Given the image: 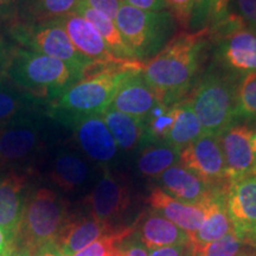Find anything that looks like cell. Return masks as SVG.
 I'll use <instances>...</instances> for the list:
<instances>
[{
    "label": "cell",
    "mask_w": 256,
    "mask_h": 256,
    "mask_svg": "<svg viewBox=\"0 0 256 256\" xmlns=\"http://www.w3.org/2000/svg\"><path fill=\"white\" fill-rule=\"evenodd\" d=\"M210 30L180 31L158 55L144 63L142 74L159 102L172 106L186 98L206 66Z\"/></svg>",
    "instance_id": "cell-1"
},
{
    "label": "cell",
    "mask_w": 256,
    "mask_h": 256,
    "mask_svg": "<svg viewBox=\"0 0 256 256\" xmlns=\"http://www.w3.org/2000/svg\"><path fill=\"white\" fill-rule=\"evenodd\" d=\"M142 62L124 60L94 63L86 72L84 78L48 102V116L69 128L81 118L102 114L120 86L134 72L142 70Z\"/></svg>",
    "instance_id": "cell-2"
},
{
    "label": "cell",
    "mask_w": 256,
    "mask_h": 256,
    "mask_svg": "<svg viewBox=\"0 0 256 256\" xmlns=\"http://www.w3.org/2000/svg\"><path fill=\"white\" fill-rule=\"evenodd\" d=\"M82 78L81 72L62 60L17 46L2 76L12 87L46 102L55 100Z\"/></svg>",
    "instance_id": "cell-3"
},
{
    "label": "cell",
    "mask_w": 256,
    "mask_h": 256,
    "mask_svg": "<svg viewBox=\"0 0 256 256\" xmlns=\"http://www.w3.org/2000/svg\"><path fill=\"white\" fill-rule=\"evenodd\" d=\"M240 78L208 62L188 96L203 134L218 136L236 124V94Z\"/></svg>",
    "instance_id": "cell-4"
},
{
    "label": "cell",
    "mask_w": 256,
    "mask_h": 256,
    "mask_svg": "<svg viewBox=\"0 0 256 256\" xmlns=\"http://www.w3.org/2000/svg\"><path fill=\"white\" fill-rule=\"evenodd\" d=\"M72 211L69 202L56 190L30 188L14 246L28 249L34 255L56 243Z\"/></svg>",
    "instance_id": "cell-5"
},
{
    "label": "cell",
    "mask_w": 256,
    "mask_h": 256,
    "mask_svg": "<svg viewBox=\"0 0 256 256\" xmlns=\"http://www.w3.org/2000/svg\"><path fill=\"white\" fill-rule=\"evenodd\" d=\"M138 62L146 63L177 34L178 24L168 10L148 12L121 2L114 19Z\"/></svg>",
    "instance_id": "cell-6"
},
{
    "label": "cell",
    "mask_w": 256,
    "mask_h": 256,
    "mask_svg": "<svg viewBox=\"0 0 256 256\" xmlns=\"http://www.w3.org/2000/svg\"><path fill=\"white\" fill-rule=\"evenodd\" d=\"M209 30V62L240 80L256 74V31L232 14Z\"/></svg>",
    "instance_id": "cell-7"
},
{
    "label": "cell",
    "mask_w": 256,
    "mask_h": 256,
    "mask_svg": "<svg viewBox=\"0 0 256 256\" xmlns=\"http://www.w3.org/2000/svg\"><path fill=\"white\" fill-rule=\"evenodd\" d=\"M2 30L14 46L62 60L81 72L82 76L86 69L96 62L83 56L74 46L58 19L37 24L12 20Z\"/></svg>",
    "instance_id": "cell-8"
},
{
    "label": "cell",
    "mask_w": 256,
    "mask_h": 256,
    "mask_svg": "<svg viewBox=\"0 0 256 256\" xmlns=\"http://www.w3.org/2000/svg\"><path fill=\"white\" fill-rule=\"evenodd\" d=\"M46 110L16 118L0 124V158L5 166L26 165L37 158L46 145Z\"/></svg>",
    "instance_id": "cell-9"
},
{
    "label": "cell",
    "mask_w": 256,
    "mask_h": 256,
    "mask_svg": "<svg viewBox=\"0 0 256 256\" xmlns=\"http://www.w3.org/2000/svg\"><path fill=\"white\" fill-rule=\"evenodd\" d=\"M133 200L130 179L110 168H104L101 178L83 198L81 209L101 222L120 226L119 220L133 206Z\"/></svg>",
    "instance_id": "cell-10"
},
{
    "label": "cell",
    "mask_w": 256,
    "mask_h": 256,
    "mask_svg": "<svg viewBox=\"0 0 256 256\" xmlns=\"http://www.w3.org/2000/svg\"><path fill=\"white\" fill-rule=\"evenodd\" d=\"M179 165L200 177L211 190L226 194L229 185L218 136H202L179 153Z\"/></svg>",
    "instance_id": "cell-11"
},
{
    "label": "cell",
    "mask_w": 256,
    "mask_h": 256,
    "mask_svg": "<svg viewBox=\"0 0 256 256\" xmlns=\"http://www.w3.org/2000/svg\"><path fill=\"white\" fill-rule=\"evenodd\" d=\"M69 128L78 151L89 162L104 168H110V165L116 162L120 150L101 114L81 118Z\"/></svg>",
    "instance_id": "cell-12"
},
{
    "label": "cell",
    "mask_w": 256,
    "mask_h": 256,
    "mask_svg": "<svg viewBox=\"0 0 256 256\" xmlns=\"http://www.w3.org/2000/svg\"><path fill=\"white\" fill-rule=\"evenodd\" d=\"M30 172L19 168L0 171V230L11 246L16 244L30 188Z\"/></svg>",
    "instance_id": "cell-13"
},
{
    "label": "cell",
    "mask_w": 256,
    "mask_h": 256,
    "mask_svg": "<svg viewBox=\"0 0 256 256\" xmlns=\"http://www.w3.org/2000/svg\"><path fill=\"white\" fill-rule=\"evenodd\" d=\"M252 128L247 124H234L218 136L226 164L228 185L243 178L256 176V162L252 152Z\"/></svg>",
    "instance_id": "cell-14"
},
{
    "label": "cell",
    "mask_w": 256,
    "mask_h": 256,
    "mask_svg": "<svg viewBox=\"0 0 256 256\" xmlns=\"http://www.w3.org/2000/svg\"><path fill=\"white\" fill-rule=\"evenodd\" d=\"M226 206L235 234L246 247H250L256 236V176L230 185L226 194Z\"/></svg>",
    "instance_id": "cell-15"
},
{
    "label": "cell",
    "mask_w": 256,
    "mask_h": 256,
    "mask_svg": "<svg viewBox=\"0 0 256 256\" xmlns=\"http://www.w3.org/2000/svg\"><path fill=\"white\" fill-rule=\"evenodd\" d=\"M92 168L78 150L60 147L50 162L48 178L64 194H78L90 182Z\"/></svg>",
    "instance_id": "cell-16"
},
{
    "label": "cell",
    "mask_w": 256,
    "mask_h": 256,
    "mask_svg": "<svg viewBox=\"0 0 256 256\" xmlns=\"http://www.w3.org/2000/svg\"><path fill=\"white\" fill-rule=\"evenodd\" d=\"M94 218L83 209L72 210L60 232L56 244L64 256H72L102 236L113 232L119 226Z\"/></svg>",
    "instance_id": "cell-17"
},
{
    "label": "cell",
    "mask_w": 256,
    "mask_h": 256,
    "mask_svg": "<svg viewBox=\"0 0 256 256\" xmlns=\"http://www.w3.org/2000/svg\"><path fill=\"white\" fill-rule=\"evenodd\" d=\"M208 198L200 203H184L171 197L159 186H154L150 191L146 203L148 204L150 210L165 217L190 236L200 229L206 218Z\"/></svg>",
    "instance_id": "cell-18"
},
{
    "label": "cell",
    "mask_w": 256,
    "mask_h": 256,
    "mask_svg": "<svg viewBox=\"0 0 256 256\" xmlns=\"http://www.w3.org/2000/svg\"><path fill=\"white\" fill-rule=\"evenodd\" d=\"M158 102L156 92L147 84L140 70L120 86L108 107L144 121Z\"/></svg>",
    "instance_id": "cell-19"
},
{
    "label": "cell",
    "mask_w": 256,
    "mask_h": 256,
    "mask_svg": "<svg viewBox=\"0 0 256 256\" xmlns=\"http://www.w3.org/2000/svg\"><path fill=\"white\" fill-rule=\"evenodd\" d=\"M58 20L66 30L74 46L83 56L96 60V62H118V60H121L110 52V50L108 49L107 44H106L104 38L100 36L98 30L82 16L74 12V14L58 19Z\"/></svg>",
    "instance_id": "cell-20"
},
{
    "label": "cell",
    "mask_w": 256,
    "mask_h": 256,
    "mask_svg": "<svg viewBox=\"0 0 256 256\" xmlns=\"http://www.w3.org/2000/svg\"><path fill=\"white\" fill-rule=\"evenodd\" d=\"M134 234H136L138 240L148 250L188 244V235L184 230L151 210L139 216Z\"/></svg>",
    "instance_id": "cell-21"
},
{
    "label": "cell",
    "mask_w": 256,
    "mask_h": 256,
    "mask_svg": "<svg viewBox=\"0 0 256 256\" xmlns=\"http://www.w3.org/2000/svg\"><path fill=\"white\" fill-rule=\"evenodd\" d=\"M232 232H235V229L226 206V194L215 191L208 198L206 218L200 229L188 236V246L203 247Z\"/></svg>",
    "instance_id": "cell-22"
},
{
    "label": "cell",
    "mask_w": 256,
    "mask_h": 256,
    "mask_svg": "<svg viewBox=\"0 0 256 256\" xmlns=\"http://www.w3.org/2000/svg\"><path fill=\"white\" fill-rule=\"evenodd\" d=\"M156 180L162 191L184 203H200L215 192L200 177L179 164L166 170Z\"/></svg>",
    "instance_id": "cell-23"
},
{
    "label": "cell",
    "mask_w": 256,
    "mask_h": 256,
    "mask_svg": "<svg viewBox=\"0 0 256 256\" xmlns=\"http://www.w3.org/2000/svg\"><path fill=\"white\" fill-rule=\"evenodd\" d=\"M80 0H17L14 20L26 24L57 20L76 12Z\"/></svg>",
    "instance_id": "cell-24"
},
{
    "label": "cell",
    "mask_w": 256,
    "mask_h": 256,
    "mask_svg": "<svg viewBox=\"0 0 256 256\" xmlns=\"http://www.w3.org/2000/svg\"><path fill=\"white\" fill-rule=\"evenodd\" d=\"M120 151L130 153L142 147L144 122L108 107L101 114Z\"/></svg>",
    "instance_id": "cell-25"
},
{
    "label": "cell",
    "mask_w": 256,
    "mask_h": 256,
    "mask_svg": "<svg viewBox=\"0 0 256 256\" xmlns=\"http://www.w3.org/2000/svg\"><path fill=\"white\" fill-rule=\"evenodd\" d=\"M76 14L82 16L83 18L87 19L92 26L98 30L100 36L104 38V40L107 44L108 49L110 52L119 60H136L134 57L132 50L127 46L124 37L121 36L119 28L113 19H110L107 16L100 14L96 10L92 8L90 6L86 4L83 0H80Z\"/></svg>",
    "instance_id": "cell-26"
},
{
    "label": "cell",
    "mask_w": 256,
    "mask_h": 256,
    "mask_svg": "<svg viewBox=\"0 0 256 256\" xmlns=\"http://www.w3.org/2000/svg\"><path fill=\"white\" fill-rule=\"evenodd\" d=\"M46 108V101L20 92L8 82H0V124Z\"/></svg>",
    "instance_id": "cell-27"
},
{
    "label": "cell",
    "mask_w": 256,
    "mask_h": 256,
    "mask_svg": "<svg viewBox=\"0 0 256 256\" xmlns=\"http://www.w3.org/2000/svg\"><path fill=\"white\" fill-rule=\"evenodd\" d=\"M180 151L168 144H152L140 150L136 158V171L142 177L156 179L171 166L179 162Z\"/></svg>",
    "instance_id": "cell-28"
},
{
    "label": "cell",
    "mask_w": 256,
    "mask_h": 256,
    "mask_svg": "<svg viewBox=\"0 0 256 256\" xmlns=\"http://www.w3.org/2000/svg\"><path fill=\"white\" fill-rule=\"evenodd\" d=\"M176 110L177 112H176L174 126L166 138L165 144L182 151L204 134L188 98L178 102L176 104Z\"/></svg>",
    "instance_id": "cell-29"
},
{
    "label": "cell",
    "mask_w": 256,
    "mask_h": 256,
    "mask_svg": "<svg viewBox=\"0 0 256 256\" xmlns=\"http://www.w3.org/2000/svg\"><path fill=\"white\" fill-rule=\"evenodd\" d=\"M176 104L168 106L162 104V102H158L151 110V113L147 115L146 119L142 121V147L166 142V138H168L170 130L174 126L176 119V112H177Z\"/></svg>",
    "instance_id": "cell-30"
},
{
    "label": "cell",
    "mask_w": 256,
    "mask_h": 256,
    "mask_svg": "<svg viewBox=\"0 0 256 256\" xmlns=\"http://www.w3.org/2000/svg\"><path fill=\"white\" fill-rule=\"evenodd\" d=\"M236 124H256V74L240 80L236 94Z\"/></svg>",
    "instance_id": "cell-31"
},
{
    "label": "cell",
    "mask_w": 256,
    "mask_h": 256,
    "mask_svg": "<svg viewBox=\"0 0 256 256\" xmlns=\"http://www.w3.org/2000/svg\"><path fill=\"white\" fill-rule=\"evenodd\" d=\"M134 232H136V223L132 226L124 224L115 232L102 236L72 256H108L115 246L120 244L121 242L126 241L127 238L133 236Z\"/></svg>",
    "instance_id": "cell-32"
},
{
    "label": "cell",
    "mask_w": 256,
    "mask_h": 256,
    "mask_svg": "<svg viewBox=\"0 0 256 256\" xmlns=\"http://www.w3.org/2000/svg\"><path fill=\"white\" fill-rule=\"evenodd\" d=\"M244 247L235 232L228 234L220 240L208 243L203 247L191 248L188 246L190 256H238Z\"/></svg>",
    "instance_id": "cell-33"
},
{
    "label": "cell",
    "mask_w": 256,
    "mask_h": 256,
    "mask_svg": "<svg viewBox=\"0 0 256 256\" xmlns=\"http://www.w3.org/2000/svg\"><path fill=\"white\" fill-rule=\"evenodd\" d=\"M166 10L174 16L179 28L188 31L191 16L194 14L197 0H164Z\"/></svg>",
    "instance_id": "cell-34"
},
{
    "label": "cell",
    "mask_w": 256,
    "mask_h": 256,
    "mask_svg": "<svg viewBox=\"0 0 256 256\" xmlns=\"http://www.w3.org/2000/svg\"><path fill=\"white\" fill-rule=\"evenodd\" d=\"M230 14H235L243 26L256 31V0H234Z\"/></svg>",
    "instance_id": "cell-35"
},
{
    "label": "cell",
    "mask_w": 256,
    "mask_h": 256,
    "mask_svg": "<svg viewBox=\"0 0 256 256\" xmlns=\"http://www.w3.org/2000/svg\"><path fill=\"white\" fill-rule=\"evenodd\" d=\"M210 11V0H197L194 14L191 16L188 31L194 32L208 26Z\"/></svg>",
    "instance_id": "cell-36"
},
{
    "label": "cell",
    "mask_w": 256,
    "mask_h": 256,
    "mask_svg": "<svg viewBox=\"0 0 256 256\" xmlns=\"http://www.w3.org/2000/svg\"><path fill=\"white\" fill-rule=\"evenodd\" d=\"M108 256H148V252L139 240H134L130 236L126 241L115 246Z\"/></svg>",
    "instance_id": "cell-37"
},
{
    "label": "cell",
    "mask_w": 256,
    "mask_h": 256,
    "mask_svg": "<svg viewBox=\"0 0 256 256\" xmlns=\"http://www.w3.org/2000/svg\"><path fill=\"white\" fill-rule=\"evenodd\" d=\"M234 0H210L209 20L206 28H214L228 17Z\"/></svg>",
    "instance_id": "cell-38"
},
{
    "label": "cell",
    "mask_w": 256,
    "mask_h": 256,
    "mask_svg": "<svg viewBox=\"0 0 256 256\" xmlns=\"http://www.w3.org/2000/svg\"><path fill=\"white\" fill-rule=\"evenodd\" d=\"M86 4L96 10L100 14L107 16L110 19H115L118 11H119L122 0H83Z\"/></svg>",
    "instance_id": "cell-39"
},
{
    "label": "cell",
    "mask_w": 256,
    "mask_h": 256,
    "mask_svg": "<svg viewBox=\"0 0 256 256\" xmlns=\"http://www.w3.org/2000/svg\"><path fill=\"white\" fill-rule=\"evenodd\" d=\"M14 44L11 40H8L4 30L0 28V82L4 81V70L6 68V64L8 62L10 56H11L12 50L14 49Z\"/></svg>",
    "instance_id": "cell-40"
},
{
    "label": "cell",
    "mask_w": 256,
    "mask_h": 256,
    "mask_svg": "<svg viewBox=\"0 0 256 256\" xmlns=\"http://www.w3.org/2000/svg\"><path fill=\"white\" fill-rule=\"evenodd\" d=\"M133 8L148 12H159L166 10L164 0H122Z\"/></svg>",
    "instance_id": "cell-41"
},
{
    "label": "cell",
    "mask_w": 256,
    "mask_h": 256,
    "mask_svg": "<svg viewBox=\"0 0 256 256\" xmlns=\"http://www.w3.org/2000/svg\"><path fill=\"white\" fill-rule=\"evenodd\" d=\"M16 4L17 0H0V28H2L14 19Z\"/></svg>",
    "instance_id": "cell-42"
},
{
    "label": "cell",
    "mask_w": 256,
    "mask_h": 256,
    "mask_svg": "<svg viewBox=\"0 0 256 256\" xmlns=\"http://www.w3.org/2000/svg\"><path fill=\"white\" fill-rule=\"evenodd\" d=\"M188 244L172 246V247H164L154 249L150 252L148 256H188Z\"/></svg>",
    "instance_id": "cell-43"
},
{
    "label": "cell",
    "mask_w": 256,
    "mask_h": 256,
    "mask_svg": "<svg viewBox=\"0 0 256 256\" xmlns=\"http://www.w3.org/2000/svg\"><path fill=\"white\" fill-rule=\"evenodd\" d=\"M32 256H64V255L60 252L56 243H54V244L46 246V247L40 249V250L34 252Z\"/></svg>",
    "instance_id": "cell-44"
},
{
    "label": "cell",
    "mask_w": 256,
    "mask_h": 256,
    "mask_svg": "<svg viewBox=\"0 0 256 256\" xmlns=\"http://www.w3.org/2000/svg\"><path fill=\"white\" fill-rule=\"evenodd\" d=\"M14 246H11L5 238L4 234L0 230V256H10L11 252L14 250Z\"/></svg>",
    "instance_id": "cell-45"
},
{
    "label": "cell",
    "mask_w": 256,
    "mask_h": 256,
    "mask_svg": "<svg viewBox=\"0 0 256 256\" xmlns=\"http://www.w3.org/2000/svg\"><path fill=\"white\" fill-rule=\"evenodd\" d=\"M10 256H32L31 252L23 247H18V246H14V250L11 252Z\"/></svg>",
    "instance_id": "cell-46"
},
{
    "label": "cell",
    "mask_w": 256,
    "mask_h": 256,
    "mask_svg": "<svg viewBox=\"0 0 256 256\" xmlns=\"http://www.w3.org/2000/svg\"><path fill=\"white\" fill-rule=\"evenodd\" d=\"M238 256H256V249L252 248V250H243L241 252V254Z\"/></svg>",
    "instance_id": "cell-47"
},
{
    "label": "cell",
    "mask_w": 256,
    "mask_h": 256,
    "mask_svg": "<svg viewBox=\"0 0 256 256\" xmlns=\"http://www.w3.org/2000/svg\"><path fill=\"white\" fill-rule=\"evenodd\" d=\"M252 152H254V158H255V162H256V133L252 134Z\"/></svg>",
    "instance_id": "cell-48"
},
{
    "label": "cell",
    "mask_w": 256,
    "mask_h": 256,
    "mask_svg": "<svg viewBox=\"0 0 256 256\" xmlns=\"http://www.w3.org/2000/svg\"><path fill=\"white\" fill-rule=\"evenodd\" d=\"M249 248H254V249H256V236H255V238L252 240V242L250 247H249Z\"/></svg>",
    "instance_id": "cell-49"
},
{
    "label": "cell",
    "mask_w": 256,
    "mask_h": 256,
    "mask_svg": "<svg viewBox=\"0 0 256 256\" xmlns=\"http://www.w3.org/2000/svg\"><path fill=\"white\" fill-rule=\"evenodd\" d=\"M6 168V166L4 164V162L2 160V158H0V171H2V168Z\"/></svg>",
    "instance_id": "cell-50"
},
{
    "label": "cell",
    "mask_w": 256,
    "mask_h": 256,
    "mask_svg": "<svg viewBox=\"0 0 256 256\" xmlns=\"http://www.w3.org/2000/svg\"><path fill=\"white\" fill-rule=\"evenodd\" d=\"M188 256H190V255H188Z\"/></svg>",
    "instance_id": "cell-51"
}]
</instances>
